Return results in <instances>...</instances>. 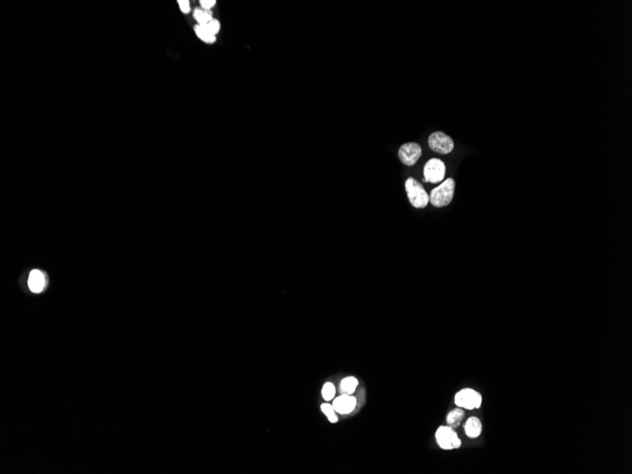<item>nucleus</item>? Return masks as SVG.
Segmentation results:
<instances>
[{
	"label": "nucleus",
	"mask_w": 632,
	"mask_h": 474,
	"mask_svg": "<svg viewBox=\"0 0 632 474\" xmlns=\"http://www.w3.org/2000/svg\"><path fill=\"white\" fill-rule=\"evenodd\" d=\"M29 287L34 293H41L46 287V277L39 270H33L29 276Z\"/></svg>",
	"instance_id": "nucleus-9"
},
{
	"label": "nucleus",
	"mask_w": 632,
	"mask_h": 474,
	"mask_svg": "<svg viewBox=\"0 0 632 474\" xmlns=\"http://www.w3.org/2000/svg\"><path fill=\"white\" fill-rule=\"evenodd\" d=\"M482 395L473 388H464L457 392L454 397L455 405L466 410L479 409L482 405Z\"/></svg>",
	"instance_id": "nucleus-4"
},
{
	"label": "nucleus",
	"mask_w": 632,
	"mask_h": 474,
	"mask_svg": "<svg viewBox=\"0 0 632 474\" xmlns=\"http://www.w3.org/2000/svg\"><path fill=\"white\" fill-rule=\"evenodd\" d=\"M358 384L359 381L357 378L353 376L346 377L340 383V392L341 394L353 395L356 391V388L358 387Z\"/></svg>",
	"instance_id": "nucleus-12"
},
{
	"label": "nucleus",
	"mask_w": 632,
	"mask_h": 474,
	"mask_svg": "<svg viewBox=\"0 0 632 474\" xmlns=\"http://www.w3.org/2000/svg\"><path fill=\"white\" fill-rule=\"evenodd\" d=\"M464 430L466 433V436L475 439L477 437H479L482 434V430H483V425L482 422L478 417L476 416H471L470 419H468L464 426Z\"/></svg>",
	"instance_id": "nucleus-10"
},
{
	"label": "nucleus",
	"mask_w": 632,
	"mask_h": 474,
	"mask_svg": "<svg viewBox=\"0 0 632 474\" xmlns=\"http://www.w3.org/2000/svg\"><path fill=\"white\" fill-rule=\"evenodd\" d=\"M429 147L440 154H450L454 148L453 138L443 132H434L429 136Z\"/></svg>",
	"instance_id": "nucleus-5"
},
{
	"label": "nucleus",
	"mask_w": 632,
	"mask_h": 474,
	"mask_svg": "<svg viewBox=\"0 0 632 474\" xmlns=\"http://www.w3.org/2000/svg\"><path fill=\"white\" fill-rule=\"evenodd\" d=\"M455 182L453 178H448L438 187H435L430 194V202L435 207L448 206L454 196Z\"/></svg>",
	"instance_id": "nucleus-1"
},
{
	"label": "nucleus",
	"mask_w": 632,
	"mask_h": 474,
	"mask_svg": "<svg viewBox=\"0 0 632 474\" xmlns=\"http://www.w3.org/2000/svg\"><path fill=\"white\" fill-rule=\"evenodd\" d=\"M422 154V149L416 142H409L403 144L399 150L400 161L406 166L415 165Z\"/></svg>",
	"instance_id": "nucleus-7"
},
{
	"label": "nucleus",
	"mask_w": 632,
	"mask_h": 474,
	"mask_svg": "<svg viewBox=\"0 0 632 474\" xmlns=\"http://www.w3.org/2000/svg\"><path fill=\"white\" fill-rule=\"evenodd\" d=\"M434 437L437 445L445 451L455 450L462 445L458 434L451 426H440L436 430Z\"/></svg>",
	"instance_id": "nucleus-3"
},
{
	"label": "nucleus",
	"mask_w": 632,
	"mask_h": 474,
	"mask_svg": "<svg viewBox=\"0 0 632 474\" xmlns=\"http://www.w3.org/2000/svg\"><path fill=\"white\" fill-rule=\"evenodd\" d=\"M203 26L205 27V29L209 34H213V35L218 34L219 31H220V22L216 20V19H213V20L210 21L208 24L203 25Z\"/></svg>",
	"instance_id": "nucleus-17"
},
{
	"label": "nucleus",
	"mask_w": 632,
	"mask_h": 474,
	"mask_svg": "<svg viewBox=\"0 0 632 474\" xmlns=\"http://www.w3.org/2000/svg\"><path fill=\"white\" fill-rule=\"evenodd\" d=\"M465 416V411L463 408L457 407L452 410L447 414L446 421L448 426L454 428L458 427Z\"/></svg>",
	"instance_id": "nucleus-11"
},
{
	"label": "nucleus",
	"mask_w": 632,
	"mask_h": 474,
	"mask_svg": "<svg viewBox=\"0 0 632 474\" xmlns=\"http://www.w3.org/2000/svg\"><path fill=\"white\" fill-rule=\"evenodd\" d=\"M336 394V388L332 382H326L322 388V396L326 401H333Z\"/></svg>",
	"instance_id": "nucleus-16"
},
{
	"label": "nucleus",
	"mask_w": 632,
	"mask_h": 474,
	"mask_svg": "<svg viewBox=\"0 0 632 474\" xmlns=\"http://www.w3.org/2000/svg\"><path fill=\"white\" fill-rule=\"evenodd\" d=\"M194 30H195V33L197 34V36L199 37L201 40H203L204 42H206V43H214L215 40H216L215 35L209 34V33L206 31V29H205V27H204L203 25H199V24H198V25H196L195 27H194Z\"/></svg>",
	"instance_id": "nucleus-14"
},
{
	"label": "nucleus",
	"mask_w": 632,
	"mask_h": 474,
	"mask_svg": "<svg viewBox=\"0 0 632 474\" xmlns=\"http://www.w3.org/2000/svg\"><path fill=\"white\" fill-rule=\"evenodd\" d=\"M193 16L195 17V19L199 23V25H206L208 24L211 20H213L212 18V13L210 11H206L204 9H200L197 8L195 9Z\"/></svg>",
	"instance_id": "nucleus-13"
},
{
	"label": "nucleus",
	"mask_w": 632,
	"mask_h": 474,
	"mask_svg": "<svg viewBox=\"0 0 632 474\" xmlns=\"http://www.w3.org/2000/svg\"><path fill=\"white\" fill-rule=\"evenodd\" d=\"M321 410L327 417V420H328L329 422L336 423L338 421V417L336 415V412H335V410L333 408V404L323 403V404H321Z\"/></svg>",
	"instance_id": "nucleus-15"
},
{
	"label": "nucleus",
	"mask_w": 632,
	"mask_h": 474,
	"mask_svg": "<svg viewBox=\"0 0 632 474\" xmlns=\"http://www.w3.org/2000/svg\"><path fill=\"white\" fill-rule=\"evenodd\" d=\"M406 192L410 203L416 208H424L430 201V196L419 181L410 177L405 182Z\"/></svg>",
	"instance_id": "nucleus-2"
},
{
	"label": "nucleus",
	"mask_w": 632,
	"mask_h": 474,
	"mask_svg": "<svg viewBox=\"0 0 632 474\" xmlns=\"http://www.w3.org/2000/svg\"><path fill=\"white\" fill-rule=\"evenodd\" d=\"M200 4H201L202 9L206 10V11H210V9L215 6L216 1L215 0H201Z\"/></svg>",
	"instance_id": "nucleus-18"
},
{
	"label": "nucleus",
	"mask_w": 632,
	"mask_h": 474,
	"mask_svg": "<svg viewBox=\"0 0 632 474\" xmlns=\"http://www.w3.org/2000/svg\"><path fill=\"white\" fill-rule=\"evenodd\" d=\"M357 405V400L353 395L341 394L333 402L336 413L340 414H350Z\"/></svg>",
	"instance_id": "nucleus-8"
},
{
	"label": "nucleus",
	"mask_w": 632,
	"mask_h": 474,
	"mask_svg": "<svg viewBox=\"0 0 632 474\" xmlns=\"http://www.w3.org/2000/svg\"><path fill=\"white\" fill-rule=\"evenodd\" d=\"M178 5H179L181 11L184 14H188L190 11V6H189V2L187 0H179L178 1Z\"/></svg>",
	"instance_id": "nucleus-19"
},
{
	"label": "nucleus",
	"mask_w": 632,
	"mask_h": 474,
	"mask_svg": "<svg viewBox=\"0 0 632 474\" xmlns=\"http://www.w3.org/2000/svg\"><path fill=\"white\" fill-rule=\"evenodd\" d=\"M446 167L444 162L433 158L428 161L424 167V182H430L433 184L439 183L445 178Z\"/></svg>",
	"instance_id": "nucleus-6"
}]
</instances>
